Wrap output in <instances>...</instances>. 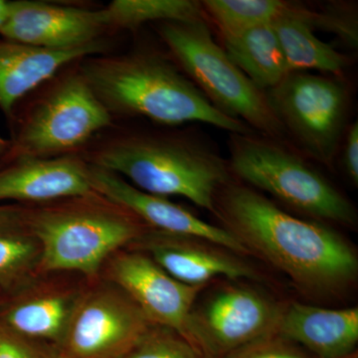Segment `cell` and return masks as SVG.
Here are the masks:
<instances>
[{
    "instance_id": "cell-1",
    "label": "cell",
    "mask_w": 358,
    "mask_h": 358,
    "mask_svg": "<svg viewBox=\"0 0 358 358\" xmlns=\"http://www.w3.org/2000/svg\"><path fill=\"white\" fill-rule=\"evenodd\" d=\"M214 215L249 252L308 292H336L357 278V257L336 231L292 215L250 186L231 179L219 190Z\"/></svg>"
},
{
    "instance_id": "cell-2",
    "label": "cell",
    "mask_w": 358,
    "mask_h": 358,
    "mask_svg": "<svg viewBox=\"0 0 358 358\" xmlns=\"http://www.w3.org/2000/svg\"><path fill=\"white\" fill-rule=\"evenodd\" d=\"M82 76L110 115L141 117L164 126L201 122L229 134H257L216 109L183 73L147 52L90 58Z\"/></svg>"
},
{
    "instance_id": "cell-3",
    "label": "cell",
    "mask_w": 358,
    "mask_h": 358,
    "mask_svg": "<svg viewBox=\"0 0 358 358\" xmlns=\"http://www.w3.org/2000/svg\"><path fill=\"white\" fill-rule=\"evenodd\" d=\"M94 162L143 192L185 197L213 214L219 190L232 176L228 160L192 136L129 134L101 148Z\"/></svg>"
},
{
    "instance_id": "cell-4",
    "label": "cell",
    "mask_w": 358,
    "mask_h": 358,
    "mask_svg": "<svg viewBox=\"0 0 358 358\" xmlns=\"http://www.w3.org/2000/svg\"><path fill=\"white\" fill-rule=\"evenodd\" d=\"M70 203L26 211L25 224L40 246V267L47 272L95 275L115 251L141 236V220L93 193Z\"/></svg>"
},
{
    "instance_id": "cell-5",
    "label": "cell",
    "mask_w": 358,
    "mask_h": 358,
    "mask_svg": "<svg viewBox=\"0 0 358 358\" xmlns=\"http://www.w3.org/2000/svg\"><path fill=\"white\" fill-rule=\"evenodd\" d=\"M159 34L188 79L216 109L261 136L291 145L266 92L231 60L205 20L160 23Z\"/></svg>"
},
{
    "instance_id": "cell-6",
    "label": "cell",
    "mask_w": 358,
    "mask_h": 358,
    "mask_svg": "<svg viewBox=\"0 0 358 358\" xmlns=\"http://www.w3.org/2000/svg\"><path fill=\"white\" fill-rule=\"evenodd\" d=\"M231 173L294 210L319 220L353 225L357 210L291 145L259 134H230Z\"/></svg>"
},
{
    "instance_id": "cell-7",
    "label": "cell",
    "mask_w": 358,
    "mask_h": 358,
    "mask_svg": "<svg viewBox=\"0 0 358 358\" xmlns=\"http://www.w3.org/2000/svg\"><path fill=\"white\" fill-rule=\"evenodd\" d=\"M265 92L288 140L331 169L348 126L350 96L345 82L329 75L289 72Z\"/></svg>"
},
{
    "instance_id": "cell-8",
    "label": "cell",
    "mask_w": 358,
    "mask_h": 358,
    "mask_svg": "<svg viewBox=\"0 0 358 358\" xmlns=\"http://www.w3.org/2000/svg\"><path fill=\"white\" fill-rule=\"evenodd\" d=\"M110 124L112 115L79 71L61 79L30 110L4 159L75 155Z\"/></svg>"
},
{
    "instance_id": "cell-9",
    "label": "cell",
    "mask_w": 358,
    "mask_h": 358,
    "mask_svg": "<svg viewBox=\"0 0 358 358\" xmlns=\"http://www.w3.org/2000/svg\"><path fill=\"white\" fill-rule=\"evenodd\" d=\"M282 308L254 289L228 286L193 308L186 339L206 358H222L277 334Z\"/></svg>"
},
{
    "instance_id": "cell-10",
    "label": "cell",
    "mask_w": 358,
    "mask_h": 358,
    "mask_svg": "<svg viewBox=\"0 0 358 358\" xmlns=\"http://www.w3.org/2000/svg\"><path fill=\"white\" fill-rule=\"evenodd\" d=\"M150 322L127 294L100 289L71 315L66 358H122L150 331Z\"/></svg>"
},
{
    "instance_id": "cell-11",
    "label": "cell",
    "mask_w": 358,
    "mask_h": 358,
    "mask_svg": "<svg viewBox=\"0 0 358 358\" xmlns=\"http://www.w3.org/2000/svg\"><path fill=\"white\" fill-rule=\"evenodd\" d=\"M110 275L152 324L186 339L190 315L202 288L178 281L141 253L115 257Z\"/></svg>"
},
{
    "instance_id": "cell-12",
    "label": "cell",
    "mask_w": 358,
    "mask_h": 358,
    "mask_svg": "<svg viewBox=\"0 0 358 358\" xmlns=\"http://www.w3.org/2000/svg\"><path fill=\"white\" fill-rule=\"evenodd\" d=\"M90 180L94 192L131 212L159 232L200 240L234 253L249 252L225 228L205 222L166 197L143 192L117 174L91 164Z\"/></svg>"
},
{
    "instance_id": "cell-13",
    "label": "cell",
    "mask_w": 358,
    "mask_h": 358,
    "mask_svg": "<svg viewBox=\"0 0 358 358\" xmlns=\"http://www.w3.org/2000/svg\"><path fill=\"white\" fill-rule=\"evenodd\" d=\"M108 27L105 8L89 10L23 0L11 1L10 13L0 34L37 48L68 50L100 41L99 37Z\"/></svg>"
},
{
    "instance_id": "cell-14",
    "label": "cell",
    "mask_w": 358,
    "mask_h": 358,
    "mask_svg": "<svg viewBox=\"0 0 358 358\" xmlns=\"http://www.w3.org/2000/svg\"><path fill=\"white\" fill-rule=\"evenodd\" d=\"M0 169V201L49 202L96 193L90 166L75 155L16 157Z\"/></svg>"
},
{
    "instance_id": "cell-15",
    "label": "cell",
    "mask_w": 358,
    "mask_h": 358,
    "mask_svg": "<svg viewBox=\"0 0 358 358\" xmlns=\"http://www.w3.org/2000/svg\"><path fill=\"white\" fill-rule=\"evenodd\" d=\"M277 334L317 358L345 357L357 345L358 308L333 310L293 303L282 308Z\"/></svg>"
},
{
    "instance_id": "cell-16",
    "label": "cell",
    "mask_w": 358,
    "mask_h": 358,
    "mask_svg": "<svg viewBox=\"0 0 358 358\" xmlns=\"http://www.w3.org/2000/svg\"><path fill=\"white\" fill-rule=\"evenodd\" d=\"M101 41L68 50H47L0 39V109L11 117L18 101L79 59L99 53Z\"/></svg>"
},
{
    "instance_id": "cell-17",
    "label": "cell",
    "mask_w": 358,
    "mask_h": 358,
    "mask_svg": "<svg viewBox=\"0 0 358 358\" xmlns=\"http://www.w3.org/2000/svg\"><path fill=\"white\" fill-rule=\"evenodd\" d=\"M192 238L174 236L157 231L145 239L150 258L171 277L187 286L202 288L219 277L231 280L253 278L254 273L241 261L192 244Z\"/></svg>"
},
{
    "instance_id": "cell-18",
    "label": "cell",
    "mask_w": 358,
    "mask_h": 358,
    "mask_svg": "<svg viewBox=\"0 0 358 358\" xmlns=\"http://www.w3.org/2000/svg\"><path fill=\"white\" fill-rule=\"evenodd\" d=\"M307 7L291 3L289 10L272 23L289 72H310L339 77L350 58L322 41L306 20Z\"/></svg>"
},
{
    "instance_id": "cell-19",
    "label": "cell",
    "mask_w": 358,
    "mask_h": 358,
    "mask_svg": "<svg viewBox=\"0 0 358 358\" xmlns=\"http://www.w3.org/2000/svg\"><path fill=\"white\" fill-rule=\"evenodd\" d=\"M222 42L231 60L263 91L273 88L289 74L272 23L222 37Z\"/></svg>"
},
{
    "instance_id": "cell-20",
    "label": "cell",
    "mask_w": 358,
    "mask_h": 358,
    "mask_svg": "<svg viewBox=\"0 0 358 358\" xmlns=\"http://www.w3.org/2000/svg\"><path fill=\"white\" fill-rule=\"evenodd\" d=\"M74 307L62 294H44L20 301L3 315L6 327L27 338L64 339Z\"/></svg>"
},
{
    "instance_id": "cell-21",
    "label": "cell",
    "mask_w": 358,
    "mask_h": 358,
    "mask_svg": "<svg viewBox=\"0 0 358 358\" xmlns=\"http://www.w3.org/2000/svg\"><path fill=\"white\" fill-rule=\"evenodd\" d=\"M110 27L134 29L148 22L204 20L201 1L194 0H114L105 8Z\"/></svg>"
},
{
    "instance_id": "cell-22",
    "label": "cell",
    "mask_w": 358,
    "mask_h": 358,
    "mask_svg": "<svg viewBox=\"0 0 358 358\" xmlns=\"http://www.w3.org/2000/svg\"><path fill=\"white\" fill-rule=\"evenodd\" d=\"M208 16L222 37L232 36L263 24H271L289 10L292 2L281 0H204Z\"/></svg>"
},
{
    "instance_id": "cell-23",
    "label": "cell",
    "mask_w": 358,
    "mask_h": 358,
    "mask_svg": "<svg viewBox=\"0 0 358 358\" xmlns=\"http://www.w3.org/2000/svg\"><path fill=\"white\" fill-rule=\"evenodd\" d=\"M20 227L0 230V287L8 288L20 281L40 259L36 238Z\"/></svg>"
},
{
    "instance_id": "cell-24",
    "label": "cell",
    "mask_w": 358,
    "mask_h": 358,
    "mask_svg": "<svg viewBox=\"0 0 358 358\" xmlns=\"http://www.w3.org/2000/svg\"><path fill=\"white\" fill-rule=\"evenodd\" d=\"M122 358H206L178 334L160 327H150L136 345Z\"/></svg>"
},
{
    "instance_id": "cell-25",
    "label": "cell",
    "mask_w": 358,
    "mask_h": 358,
    "mask_svg": "<svg viewBox=\"0 0 358 358\" xmlns=\"http://www.w3.org/2000/svg\"><path fill=\"white\" fill-rule=\"evenodd\" d=\"M306 20L315 28L334 33L352 48L358 43L357 17L355 7L346 3L329 4L320 11L308 8Z\"/></svg>"
},
{
    "instance_id": "cell-26",
    "label": "cell",
    "mask_w": 358,
    "mask_h": 358,
    "mask_svg": "<svg viewBox=\"0 0 358 358\" xmlns=\"http://www.w3.org/2000/svg\"><path fill=\"white\" fill-rule=\"evenodd\" d=\"M222 358H310L303 350L275 334L242 346Z\"/></svg>"
},
{
    "instance_id": "cell-27",
    "label": "cell",
    "mask_w": 358,
    "mask_h": 358,
    "mask_svg": "<svg viewBox=\"0 0 358 358\" xmlns=\"http://www.w3.org/2000/svg\"><path fill=\"white\" fill-rule=\"evenodd\" d=\"M0 358H46L31 345L25 338L0 326Z\"/></svg>"
},
{
    "instance_id": "cell-28",
    "label": "cell",
    "mask_w": 358,
    "mask_h": 358,
    "mask_svg": "<svg viewBox=\"0 0 358 358\" xmlns=\"http://www.w3.org/2000/svg\"><path fill=\"white\" fill-rule=\"evenodd\" d=\"M343 164L348 178L353 185H358V124L352 122L346 129L343 138Z\"/></svg>"
},
{
    "instance_id": "cell-29",
    "label": "cell",
    "mask_w": 358,
    "mask_h": 358,
    "mask_svg": "<svg viewBox=\"0 0 358 358\" xmlns=\"http://www.w3.org/2000/svg\"><path fill=\"white\" fill-rule=\"evenodd\" d=\"M26 211L16 206H0V230L9 229L25 224Z\"/></svg>"
},
{
    "instance_id": "cell-30",
    "label": "cell",
    "mask_w": 358,
    "mask_h": 358,
    "mask_svg": "<svg viewBox=\"0 0 358 358\" xmlns=\"http://www.w3.org/2000/svg\"><path fill=\"white\" fill-rule=\"evenodd\" d=\"M11 1H6V0H0V31L6 24L9 13H10Z\"/></svg>"
},
{
    "instance_id": "cell-31",
    "label": "cell",
    "mask_w": 358,
    "mask_h": 358,
    "mask_svg": "<svg viewBox=\"0 0 358 358\" xmlns=\"http://www.w3.org/2000/svg\"><path fill=\"white\" fill-rule=\"evenodd\" d=\"M11 147V141L0 138V157H6Z\"/></svg>"
},
{
    "instance_id": "cell-32",
    "label": "cell",
    "mask_w": 358,
    "mask_h": 358,
    "mask_svg": "<svg viewBox=\"0 0 358 358\" xmlns=\"http://www.w3.org/2000/svg\"><path fill=\"white\" fill-rule=\"evenodd\" d=\"M341 358H358L357 352H355L350 353V355H346V357H341Z\"/></svg>"
},
{
    "instance_id": "cell-33",
    "label": "cell",
    "mask_w": 358,
    "mask_h": 358,
    "mask_svg": "<svg viewBox=\"0 0 358 358\" xmlns=\"http://www.w3.org/2000/svg\"><path fill=\"white\" fill-rule=\"evenodd\" d=\"M63 358H66V357H63Z\"/></svg>"
}]
</instances>
